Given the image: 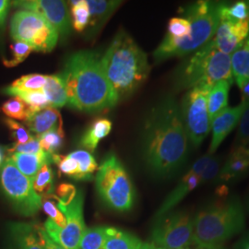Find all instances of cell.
I'll return each mask as SVG.
<instances>
[{
    "mask_svg": "<svg viewBox=\"0 0 249 249\" xmlns=\"http://www.w3.org/2000/svg\"><path fill=\"white\" fill-rule=\"evenodd\" d=\"M247 148H248V150H249V144H248V146H247Z\"/></svg>",
    "mask_w": 249,
    "mask_h": 249,
    "instance_id": "obj_53",
    "label": "cell"
},
{
    "mask_svg": "<svg viewBox=\"0 0 249 249\" xmlns=\"http://www.w3.org/2000/svg\"><path fill=\"white\" fill-rule=\"evenodd\" d=\"M194 215L189 212L171 211L155 219L151 244L158 249H180L193 243Z\"/></svg>",
    "mask_w": 249,
    "mask_h": 249,
    "instance_id": "obj_11",
    "label": "cell"
},
{
    "mask_svg": "<svg viewBox=\"0 0 249 249\" xmlns=\"http://www.w3.org/2000/svg\"><path fill=\"white\" fill-rule=\"evenodd\" d=\"M43 91L50 107L57 109L68 105L66 86L60 75L46 76V82Z\"/></svg>",
    "mask_w": 249,
    "mask_h": 249,
    "instance_id": "obj_25",
    "label": "cell"
},
{
    "mask_svg": "<svg viewBox=\"0 0 249 249\" xmlns=\"http://www.w3.org/2000/svg\"><path fill=\"white\" fill-rule=\"evenodd\" d=\"M226 249V248H225L224 246H220V247H209V246H202V245H198V244H196V243H192L190 246L186 247V248H184V249Z\"/></svg>",
    "mask_w": 249,
    "mask_h": 249,
    "instance_id": "obj_49",
    "label": "cell"
},
{
    "mask_svg": "<svg viewBox=\"0 0 249 249\" xmlns=\"http://www.w3.org/2000/svg\"><path fill=\"white\" fill-rule=\"evenodd\" d=\"M222 167V158L221 156L213 155L211 160H209L207 166L205 167L204 171L202 172V184H207L211 182H215L218 178L219 172Z\"/></svg>",
    "mask_w": 249,
    "mask_h": 249,
    "instance_id": "obj_43",
    "label": "cell"
},
{
    "mask_svg": "<svg viewBox=\"0 0 249 249\" xmlns=\"http://www.w3.org/2000/svg\"><path fill=\"white\" fill-rule=\"evenodd\" d=\"M231 68L235 82L249 79V36L231 53Z\"/></svg>",
    "mask_w": 249,
    "mask_h": 249,
    "instance_id": "obj_26",
    "label": "cell"
},
{
    "mask_svg": "<svg viewBox=\"0 0 249 249\" xmlns=\"http://www.w3.org/2000/svg\"><path fill=\"white\" fill-rule=\"evenodd\" d=\"M10 36L26 43L35 51L48 53L57 44L59 35L47 20L37 13L20 9L11 18Z\"/></svg>",
    "mask_w": 249,
    "mask_h": 249,
    "instance_id": "obj_9",
    "label": "cell"
},
{
    "mask_svg": "<svg viewBox=\"0 0 249 249\" xmlns=\"http://www.w3.org/2000/svg\"><path fill=\"white\" fill-rule=\"evenodd\" d=\"M9 159L12 160L22 175L32 181L44 165L53 162L52 155L46 151L38 154L12 153L10 154Z\"/></svg>",
    "mask_w": 249,
    "mask_h": 249,
    "instance_id": "obj_20",
    "label": "cell"
},
{
    "mask_svg": "<svg viewBox=\"0 0 249 249\" xmlns=\"http://www.w3.org/2000/svg\"><path fill=\"white\" fill-rule=\"evenodd\" d=\"M95 186L103 202L124 213L133 208L136 192L128 173L115 153L108 154L97 169Z\"/></svg>",
    "mask_w": 249,
    "mask_h": 249,
    "instance_id": "obj_7",
    "label": "cell"
},
{
    "mask_svg": "<svg viewBox=\"0 0 249 249\" xmlns=\"http://www.w3.org/2000/svg\"><path fill=\"white\" fill-rule=\"evenodd\" d=\"M233 249H249V231L245 232L234 244Z\"/></svg>",
    "mask_w": 249,
    "mask_h": 249,
    "instance_id": "obj_47",
    "label": "cell"
},
{
    "mask_svg": "<svg viewBox=\"0 0 249 249\" xmlns=\"http://www.w3.org/2000/svg\"><path fill=\"white\" fill-rule=\"evenodd\" d=\"M107 226L86 228L82 234L79 249H102L107 237Z\"/></svg>",
    "mask_w": 249,
    "mask_h": 249,
    "instance_id": "obj_32",
    "label": "cell"
},
{
    "mask_svg": "<svg viewBox=\"0 0 249 249\" xmlns=\"http://www.w3.org/2000/svg\"><path fill=\"white\" fill-rule=\"evenodd\" d=\"M6 249H45L41 226L35 223H10Z\"/></svg>",
    "mask_w": 249,
    "mask_h": 249,
    "instance_id": "obj_15",
    "label": "cell"
},
{
    "mask_svg": "<svg viewBox=\"0 0 249 249\" xmlns=\"http://www.w3.org/2000/svg\"><path fill=\"white\" fill-rule=\"evenodd\" d=\"M173 80L178 90L213 86L221 80L233 82L231 56L217 50L210 41L178 66Z\"/></svg>",
    "mask_w": 249,
    "mask_h": 249,
    "instance_id": "obj_6",
    "label": "cell"
},
{
    "mask_svg": "<svg viewBox=\"0 0 249 249\" xmlns=\"http://www.w3.org/2000/svg\"><path fill=\"white\" fill-rule=\"evenodd\" d=\"M55 191H56V195L52 194L53 198L58 203L65 205V206H68L71 203L78 192L76 187L69 183L60 184Z\"/></svg>",
    "mask_w": 249,
    "mask_h": 249,
    "instance_id": "obj_42",
    "label": "cell"
},
{
    "mask_svg": "<svg viewBox=\"0 0 249 249\" xmlns=\"http://www.w3.org/2000/svg\"><path fill=\"white\" fill-rule=\"evenodd\" d=\"M189 147L177 99H160L147 114L142 130L143 159L149 172L157 178L176 175L187 162Z\"/></svg>",
    "mask_w": 249,
    "mask_h": 249,
    "instance_id": "obj_1",
    "label": "cell"
},
{
    "mask_svg": "<svg viewBox=\"0 0 249 249\" xmlns=\"http://www.w3.org/2000/svg\"><path fill=\"white\" fill-rule=\"evenodd\" d=\"M1 111L10 119H16L24 122L28 121L32 115L35 114L24 101L16 96H13L5 102L1 107Z\"/></svg>",
    "mask_w": 249,
    "mask_h": 249,
    "instance_id": "obj_30",
    "label": "cell"
},
{
    "mask_svg": "<svg viewBox=\"0 0 249 249\" xmlns=\"http://www.w3.org/2000/svg\"><path fill=\"white\" fill-rule=\"evenodd\" d=\"M247 208H248V211H249V199H248V203H247Z\"/></svg>",
    "mask_w": 249,
    "mask_h": 249,
    "instance_id": "obj_52",
    "label": "cell"
},
{
    "mask_svg": "<svg viewBox=\"0 0 249 249\" xmlns=\"http://www.w3.org/2000/svg\"><path fill=\"white\" fill-rule=\"evenodd\" d=\"M249 36V23H234L220 19L211 42L217 50L231 56Z\"/></svg>",
    "mask_w": 249,
    "mask_h": 249,
    "instance_id": "obj_17",
    "label": "cell"
},
{
    "mask_svg": "<svg viewBox=\"0 0 249 249\" xmlns=\"http://www.w3.org/2000/svg\"><path fill=\"white\" fill-rule=\"evenodd\" d=\"M42 208L49 219L59 228H65L67 225V219L62 212L59 210L56 200L52 194L42 197Z\"/></svg>",
    "mask_w": 249,
    "mask_h": 249,
    "instance_id": "obj_36",
    "label": "cell"
},
{
    "mask_svg": "<svg viewBox=\"0 0 249 249\" xmlns=\"http://www.w3.org/2000/svg\"><path fill=\"white\" fill-rule=\"evenodd\" d=\"M249 173V152L247 147L233 148L219 172L215 183H231Z\"/></svg>",
    "mask_w": 249,
    "mask_h": 249,
    "instance_id": "obj_18",
    "label": "cell"
},
{
    "mask_svg": "<svg viewBox=\"0 0 249 249\" xmlns=\"http://www.w3.org/2000/svg\"><path fill=\"white\" fill-rule=\"evenodd\" d=\"M52 160L58 167L59 172L75 180H78L79 178V165L78 162L69 155H61V154H53L52 155Z\"/></svg>",
    "mask_w": 249,
    "mask_h": 249,
    "instance_id": "obj_38",
    "label": "cell"
},
{
    "mask_svg": "<svg viewBox=\"0 0 249 249\" xmlns=\"http://www.w3.org/2000/svg\"><path fill=\"white\" fill-rule=\"evenodd\" d=\"M3 161H4V159H3V153H2V151L0 150V166H1V164H2Z\"/></svg>",
    "mask_w": 249,
    "mask_h": 249,
    "instance_id": "obj_51",
    "label": "cell"
},
{
    "mask_svg": "<svg viewBox=\"0 0 249 249\" xmlns=\"http://www.w3.org/2000/svg\"><path fill=\"white\" fill-rule=\"evenodd\" d=\"M3 92L5 94L16 96V97L21 99L30 107L34 113L38 112L42 109H45L46 107H50L43 90L26 91V90L13 89L12 87L9 86V87H7L3 89Z\"/></svg>",
    "mask_w": 249,
    "mask_h": 249,
    "instance_id": "obj_28",
    "label": "cell"
},
{
    "mask_svg": "<svg viewBox=\"0 0 249 249\" xmlns=\"http://www.w3.org/2000/svg\"><path fill=\"white\" fill-rule=\"evenodd\" d=\"M38 139L35 137L30 142L24 144H14L11 148H9L8 152L12 153H27V154H38L44 152Z\"/></svg>",
    "mask_w": 249,
    "mask_h": 249,
    "instance_id": "obj_44",
    "label": "cell"
},
{
    "mask_svg": "<svg viewBox=\"0 0 249 249\" xmlns=\"http://www.w3.org/2000/svg\"><path fill=\"white\" fill-rule=\"evenodd\" d=\"M36 194L41 197L53 194V172L50 164H45L32 181Z\"/></svg>",
    "mask_w": 249,
    "mask_h": 249,
    "instance_id": "obj_31",
    "label": "cell"
},
{
    "mask_svg": "<svg viewBox=\"0 0 249 249\" xmlns=\"http://www.w3.org/2000/svg\"><path fill=\"white\" fill-rule=\"evenodd\" d=\"M213 86L188 89L181 101L180 113L190 145L200 147L211 132L212 121L208 112V95Z\"/></svg>",
    "mask_w": 249,
    "mask_h": 249,
    "instance_id": "obj_10",
    "label": "cell"
},
{
    "mask_svg": "<svg viewBox=\"0 0 249 249\" xmlns=\"http://www.w3.org/2000/svg\"><path fill=\"white\" fill-rule=\"evenodd\" d=\"M71 26L77 32H83L89 25V8L85 0L71 1Z\"/></svg>",
    "mask_w": 249,
    "mask_h": 249,
    "instance_id": "obj_33",
    "label": "cell"
},
{
    "mask_svg": "<svg viewBox=\"0 0 249 249\" xmlns=\"http://www.w3.org/2000/svg\"><path fill=\"white\" fill-rule=\"evenodd\" d=\"M44 151L51 155L56 154L62 148L64 143V131L63 128L53 129L48 132L36 136Z\"/></svg>",
    "mask_w": 249,
    "mask_h": 249,
    "instance_id": "obj_34",
    "label": "cell"
},
{
    "mask_svg": "<svg viewBox=\"0 0 249 249\" xmlns=\"http://www.w3.org/2000/svg\"><path fill=\"white\" fill-rule=\"evenodd\" d=\"M27 126L30 131L36 136L48 132L53 129L63 128L62 118L57 109L53 107H46L33 114L26 121Z\"/></svg>",
    "mask_w": 249,
    "mask_h": 249,
    "instance_id": "obj_19",
    "label": "cell"
},
{
    "mask_svg": "<svg viewBox=\"0 0 249 249\" xmlns=\"http://www.w3.org/2000/svg\"><path fill=\"white\" fill-rule=\"evenodd\" d=\"M242 95V102L249 103V79L236 81Z\"/></svg>",
    "mask_w": 249,
    "mask_h": 249,
    "instance_id": "obj_46",
    "label": "cell"
},
{
    "mask_svg": "<svg viewBox=\"0 0 249 249\" xmlns=\"http://www.w3.org/2000/svg\"><path fill=\"white\" fill-rule=\"evenodd\" d=\"M15 7L37 13L47 20L62 39L71 34V20L66 2L59 0H26L13 2Z\"/></svg>",
    "mask_w": 249,
    "mask_h": 249,
    "instance_id": "obj_13",
    "label": "cell"
},
{
    "mask_svg": "<svg viewBox=\"0 0 249 249\" xmlns=\"http://www.w3.org/2000/svg\"><path fill=\"white\" fill-rule=\"evenodd\" d=\"M249 142V103H247V107L241 116L238 123V130L235 136L233 143V148L247 147Z\"/></svg>",
    "mask_w": 249,
    "mask_h": 249,
    "instance_id": "obj_40",
    "label": "cell"
},
{
    "mask_svg": "<svg viewBox=\"0 0 249 249\" xmlns=\"http://www.w3.org/2000/svg\"><path fill=\"white\" fill-rule=\"evenodd\" d=\"M68 106L81 112L94 113L115 107L118 103L103 71L100 56L90 51L71 54L62 74Z\"/></svg>",
    "mask_w": 249,
    "mask_h": 249,
    "instance_id": "obj_2",
    "label": "cell"
},
{
    "mask_svg": "<svg viewBox=\"0 0 249 249\" xmlns=\"http://www.w3.org/2000/svg\"><path fill=\"white\" fill-rule=\"evenodd\" d=\"M10 50L12 53V57L10 59L3 60V64L8 68H13L18 66V64L23 62L26 59L30 53L35 51L32 46L19 41H15V43L10 45Z\"/></svg>",
    "mask_w": 249,
    "mask_h": 249,
    "instance_id": "obj_37",
    "label": "cell"
},
{
    "mask_svg": "<svg viewBox=\"0 0 249 249\" xmlns=\"http://www.w3.org/2000/svg\"><path fill=\"white\" fill-rule=\"evenodd\" d=\"M0 187L19 215L33 217L42 208V197L36 194L32 180L18 171L9 157L0 166Z\"/></svg>",
    "mask_w": 249,
    "mask_h": 249,
    "instance_id": "obj_8",
    "label": "cell"
},
{
    "mask_svg": "<svg viewBox=\"0 0 249 249\" xmlns=\"http://www.w3.org/2000/svg\"><path fill=\"white\" fill-rule=\"evenodd\" d=\"M46 82V76L41 74H29L13 81L10 87L26 91L43 90Z\"/></svg>",
    "mask_w": 249,
    "mask_h": 249,
    "instance_id": "obj_35",
    "label": "cell"
},
{
    "mask_svg": "<svg viewBox=\"0 0 249 249\" xmlns=\"http://www.w3.org/2000/svg\"><path fill=\"white\" fill-rule=\"evenodd\" d=\"M212 156L213 155L206 153L191 165V167L183 176V178H181L178 186L175 187V189L163 200L160 208L156 212L154 219L160 218L164 214L173 211L174 208L179 204L190 192L196 189V187L203 185L201 175Z\"/></svg>",
    "mask_w": 249,
    "mask_h": 249,
    "instance_id": "obj_14",
    "label": "cell"
},
{
    "mask_svg": "<svg viewBox=\"0 0 249 249\" xmlns=\"http://www.w3.org/2000/svg\"><path fill=\"white\" fill-rule=\"evenodd\" d=\"M89 10V32L88 35L94 36L104 26L109 17L115 12L121 1H106V0H86Z\"/></svg>",
    "mask_w": 249,
    "mask_h": 249,
    "instance_id": "obj_21",
    "label": "cell"
},
{
    "mask_svg": "<svg viewBox=\"0 0 249 249\" xmlns=\"http://www.w3.org/2000/svg\"><path fill=\"white\" fill-rule=\"evenodd\" d=\"M41 233L43 236V240L45 244V249H66L63 248L62 246H60L59 244H57L47 234V232L45 231L44 227H41Z\"/></svg>",
    "mask_w": 249,
    "mask_h": 249,
    "instance_id": "obj_45",
    "label": "cell"
},
{
    "mask_svg": "<svg viewBox=\"0 0 249 249\" xmlns=\"http://www.w3.org/2000/svg\"><path fill=\"white\" fill-rule=\"evenodd\" d=\"M246 107L247 103L241 102L236 107H227L212 120L211 130L213 131V138L207 152L208 154L214 155L225 138L239 123Z\"/></svg>",
    "mask_w": 249,
    "mask_h": 249,
    "instance_id": "obj_16",
    "label": "cell"
},
{
    "mask_svg": "<svg viewBox=\"0 0 249 249\" xmlns=\"http://www.w3.org/2000/svg\"><path fill=\"white\" fill-rule=\"evenodd\" d=\"M190 31L191 23L187 18L175 17L171 18L168 22L166 36L175 39H182L187 37Z\"/></svg>",
    "mask_w": 249,
    "mask_h": 249,
    "instance_id": "obj_39",
    "label": "cell"
},
{
    "mask_svg": "<svg viewBox=\"0 0 249 249\" xmlns=\"http://www.w3.org/2000/svg\"><path fill=\"white\" fill-rule=\"evenodd\" d=\"M83 203L84 195L82 191H78L74 200L68 206L57 202L59 210L67 219V225L63 229L56 226L50 219L45 221L44 224L45 231L64 249H79L80 248L82 234L86 229L83 218Z\"/></svg>",
    "mask_w": 249,
    "mask_h": 249,
    "instance_id": "obj_12",
    "label": "cell"
},
{
    "mask_svg": "<svg viewBox=\"0 0 249 249\" xmlns=\"http://www.w3.org/2000/svg\"><path fill=\"white\" fill-rule=\"evenodd\" d=\"M232 83L228 80H221L212 87L208 95V112L211 121L228 107L229 91Z\"/></svg>",
    "mask_w": 249,
    "mask_h": 249,
    "instance_id": "obj_23",
    "label": "cell"
},
{
    "mask_svg": "<svg viewBox=\"0 0 249 249\" xmlns=\"http://www.w3.org/2000/svg\"><path fill=\"white\" fill-rule=\"evenodd\" d=\"M245 227L246 213L240 198L235 195L225 196L205 205L194 215L193 243L223 246Z\"/></svg>",
    "mask_w": 249,
    "mask_h": 249,
    "instance_id": "obj_5",
    "label": "cell"
},
{
    "mask_svg": "<svg viewBox=\"0 0 249 249\" xmlns=\"http://www.w3.org/2000/svg\"><path fill=\"white\" fill-rule=\"evenodd\" d=\"M112 129V122L107 118H98L92 122L83 134L80 145L89 151H94L99 142L107 137Z\"/></svg>",
    "mask_w": 249,
    "mask_h": 249,
    "instance_id": "obj_24",
    "label": "cell"
},
{
    "mask_svg": "<svg viewBox=\"0 0 249 249\" xmlns=\"http://www.w3.org/2000/svg\"><path fill=\"white\" fill-rule=\"evenodd\" d=\"M9 1L0 0V24H2L7 17L9 8Z\"/></svg>",
    "mask_w": 249,
    "mask_h": 249,
    "instance_id": "obj_48",
    "label": "cell"
},
{
    "mask_svg": "<svg viewBox=\"0 0 249 249\" xmlns=\"http://www.w3.org/2000/svg\"><path fill=\"white\" fill-rule=\"evenodd\" d=\"M143 242L128 231L107 227V237L102 249H141Z\"/></svg>",
    "mask_w": 249,
    "mask_h": 249,
    "instance_id": "obj_22",
    "label": "cell"
},
{
    "mask_svg": "<svg viewBox=\"0 0 249 249\" xmlns=\"http://www.w3.org/2000/svg\"><path fill=\"white\" fill-rule=\"evenodd\" d=\"M220 19L234 23H249V0H240L232 3L222 2Z\"/></svg>",
    "mask_w": 249,
    "mask_h": 249,
    "instance_id": "obj_27",
    "label": "cell"
},
{
    "mask_svg": "<svg viewBox=\"0 0 249 249\" xmlns=\"http://www.w3.org/2000/svg\"><path fill=\"white\" fill-rule=\"evenodd\" d=\"M5 124L8 126L12 138L16 142V144H24L35 138L27 130L26 127H24L22 124H19L13 119H5Z\"/></svg>",
    "mask_w": 249,
    "mask_h": 249,
    "instance_id": "obj_41",
    "label": "cell"
},
{
    "mask_svg": "<svg viewBox=\"0 0 249 249\" xmlns=\"http://www.w3.org/2000/svg\"><path fill=\"white\" fill-rule=\"evenodd\" d=\"M222 2L199 0L182 9L181 13L191 23L189 35L182 39L165 36L153 52V59L160 64L173 57L185 56L194 53L213 37L220 22Z\"/></svg>",
    "mask_w": 249,
    "mask_h": 249,
    "instance_id": "obj_4",
    "label": "cell"
},
{
    "mask_svg": "<svg viewBox=\"0 0 249 249\" xmlns=\"http://www.w3.org/2000/svg\"><path fill=\"white\" fill-rule=\"evenodd\" d=\"M78 162L79 165V178L78 180H92L93 174L98 169V164L95 158L89 151L78 150L72 151L69 154Z\"/></svg>",
    "mask_w": 249,
    "mask_h": 249,
    "instance_id": "obj_29",
    "label": "cell"
},
{
    "mask_svg": "<svg viewBox=\"0 0 249 249\" xmlns=\"http://www.w3.org/2000/svg\"><path fill=\"white\" fill-rule=\"evenodd\" d=\"M100 59L117 102L129 97L151 72L147 53L124 30L117 33Z\"/></svg>",
    "mask_w": 249,
    "mask_h": 249,
    "instance_id": "obj_3",
    "label": "cell"
},
{
    "mask_svg": "<svg viewBox=\"0 0 249 249\" xmlns=\"http://www.w3.org/2000/svg\"><path fill=\"white\" fill-rule=\"evenodd\" d=\"M141 249H157L150 242L149 243H143L142 247Z\"/></svg>",
    "mask_w": 249,
    "mask_h": 249,
    "instance_id": "obj_50",
    "label": "cell"
}]
</instances>
